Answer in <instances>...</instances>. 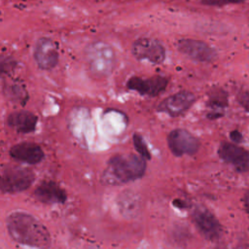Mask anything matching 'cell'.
Returning a JSON list of instances; mask_svg holds the SVG:
<instances>
[{"instance_id":"cell-1","label":"cell","mask_w":249,"mask_h":249,"mask_svg":"<svg viewBox=\"0 0 249 249\" xmlns=\"http://www.w3.org/2000/svg\"><path fill=\"white\" fill-rule=\"evenodd\" d=\"M6 227L10 236L18 243L37 249L51 246V234L48 229L33 215L16 211L6 218Z\"/></svg>"},{"instance_id":"cell-2","label":"cell","mask_w":249,"mask_h":249,"mask_svg":"<svg viewBox=\"0 0 249 249\" xmlns=\"http://www.w3.org/2000/svg\"><path fill=\"white\" fill-rule=\"evenodd\" d=\"M146 171V160L140 155L120 154L108 160L102 174V182L108 185H122L141 178Z\"/></svg>"},{"instance_id":"cell-3","label":"cell","mask_w":249,"mask_h":249,"mask_svg":"<svg viewBox=\"0 0 249 249\" xmlns=\"http://www.w3.org/2000/svg\"><path fill=\"white\" fill-rule=\"evenodd\" d=\"M85 57L90 72L99 77L109 76L117 65L113 48L104 41H93L85 49Z\"/></svg>"},{"instance_id":"cell-4","label":"cell","mask_w":249,"mask_h":249,"mask_svg":"<svg viewBox=\"0 0 249 249\" xmlns=\"http://www.w3.org/2000/svg\"><path fill=\"white\" fill-rule=\"evenodd\" d=\"M35 180L34 172L19 165L7 164L2 167L0 188L2 193L14 194L25 191Z\"/></svg>"},{"instance_id":"cell-5","label":"cell","mask_w":249,"mask_h":249,"mask_svg":"<svg viewBox=\"0 0 249 249\" xmlns=\"http://www.w3.org/2000/svg\"><path fill=\"white\" fill-rule=\"evenodd\" d=\"M131 53L138 60H148L154 64H160L165 59V48L157 39L142 37L132 43Z\"/></svg>"},{"instance_id":"cell-6","label":"cell","mask_w":249,"mask_h":249,"mask_svg":"<svg viewBox=\"0 0 249 249\" xmlns=\"http://www.w3.org/2000/svg\"><path fill=\"white\" fill-rule=\"evenodd\" d=\"M176 48L181 53L199 62H211L217 57V52L214 48L197 39H179L176 42Z\"/></svg>"},{"instance_id":"cell-7","label":"cell","mask_w":249,"mask_h":249,"mask_svg":"<svg viewBox=\"0 0 249 249\" xmlns=\"http://www.w3.org/2000/svg\"><path fill=\"white\" fill-rule=\"evenodd\" d=\"M167 144L170 152L176 157L195 155L199 149L198 139L184 128H176L169 132Z\"/></svg>"},{"instance_id":"cell-8","label":"cell","mask_w":249,"mask_h":249,"mask_svg":"<svg viewBox=\"0 0 249 249\" xmlns=\"http://www.w3.org/2000/svg\"><path fill=\"white\" fill-rule=\"evenodd\" d=\"M33 57L42 70H51L57 65L59 54L56 43L49 37H41L36 42Z\"/></svg>"},{"instance_id":"cell-9","label":"cell","mask_w":249,"mask_h":249,"mask_svg":"<svg viewBox=\"0 0 249 249\" xmlns=\"http://www.w3.org/2000/svg\"><path fill=\"white\" fill-rule=\"evenodd\" d=\"M167 85L168 79L160 75L149 78L133 76L126 82L127 89L148 96L159 95L166 89Z\"/></svg>"},{"instance_id":"cell-10","label":"cell","mask_w":249,"mask_h":249,"mask_svg":"<svg viewBox=\"0 0 249 249\" xmlns=\"http://www.w3.org/2000/svg\"><path fill=\"white\" fill-rule=\"evenodd\" d=\"M196 96L188 90H181L165 99L158 106V111L165 113L171 117H178L185 113L194 104Z\"/></svg>"},{"instance_id":"cell-11","label":"cell","mask_w":249,"mask_h":249,"mask_svg":"<svg viewBox=\"0 0 249 249\" xmlns=\"http://www.w3.org/2000/svg\"><path fill=\"white\" fill-rule=\"evenodd\" d=\"M193 220L201 234L210 240L219 237L221 226L216 217L203 206H198L193 211Z\"/></svg>"},{"instance_id":"cell-12","label":"cell","mask_w":249,"mask_h":249,"mask_svg":"<svg viewBox=\"0 0 249 249\" xmlns=\"http://www.w3.org/2000/svg\"><path fill=\"white\" fill-rule=\"evenodd\" d=\"M10 156L16 160L28 164H36L45 157L42 148L33 142H21L14 145L10 149Z\"/></svg>"},{"instance_id":"cell-13","label":"cell","mask_w":249,"mask_h":249,"mask_svg":"<svg viewBox=\"0 0 249 249\" xmlns=\"http://www.w3.org/2000/svg\"><path fill=\"white\" fill-rule=\"evenodd\" d=\"M34 196L44 203H63L67 198L66 192L53 181L42 182L35 189Z\"/></svg>"},{"instance_id":"cell-14","label":"cell","mask_w":249,"mask_h":249,"mask_svg":"<svg viewBox=\"0 0 249 249\" xmlns=\"http://www.w3.org/2000/svg\"><path fill=\"white\" fill-rule=\"evenodd\" d=\"M38 118L32 112L26 110H18L11 113L7 118L9 126L15 128L18 132L28 133L35 130Z\"/></svg>"},{"instance_id":"cell-15","label":"cell","mask_w":249,"mask_h":249,"mask_svg":"<svg viewBox=\"0 0 249 249\" xmlns=\"http://www.w3.org/2000/svg\"><path fill=\"white\" fill-rule=\"evenodd\" d=\"M219 156L225 161L230 162L237 168H245L249 162V155L242 148L231 144L223 143L219 148Z\"/></svg>"},{"instance_id":"cell-16","label":"cell","mask_w":249,"mask_h":249,"mask_svg":"<svg viewBox=\"0 0 249 249\" xmlns=\"http://www.w3.org/2000/svg\"><path fill=\"white\" fill-rule=\"evenodd\" d=\"M120 198V208L124 215H131L132 213H136L139 208V199L134 196L133 193H124Z\"/></svg>"},{"instance_id":"cell-17","label":"cell","mask_w":249,"mask_h":249,"mask_svg":"<svg viewBox=\"0 0 249 249\" xmlns=\"http://www.w3.org/2000/svg\"><path fill=\"white\" fill-rule=\"evenodd\" d=\"M133 143H134L135 150L138 152V154L141 157H143L146 160L151 159V154H150V152L148 150L147 144H146V142L144 141L143 137L140 134L135 133L133 135Z\"/></svg>"},{"instance_id":"cell-18","label":"cell","mask_w":249,"mask_h":249,"mask_svg":"<svg viewBox=\"0 0 249 249\" xmlns=\"http://www.w3.org/2000/svg\"><path fill=\"white\" fill-rule=\"evenodd\" d=\"M11 91H12V95L17 99V100H23L24 95H26V92L24 90V89L18 85H13L11 88Z\"/></svg>"},{"instance_id":"cell-19","label":"cell","mask_w":249,"mask_h":249,"mask_svg":"<svg viewBox=\"0 0 249 249\" xmlns=\"http://www.w3.org/2000/svg\"><path fill=\"white\" fill-rule=\"evenodd\" d=\"M238 0H204L203 3L207 4V5H216V6H221V5H225V4H229V3H232V2H236Z\"/></svg>"}]
</instances>
